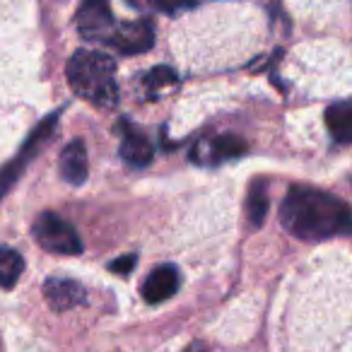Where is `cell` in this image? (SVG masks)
I'll return each instance as SVG.
<instances>
[{"mask_svg":"<svg viewBox=\"0 0 352 352\" xmlns=\"http://www.w3.org/2000/svg\"><path fill=\"white\" fill-rule=\"evenodd\" d=\"M113 22L116 20H113L107 0H85L82 10L78 15L80 34L89 41H102Z\"/></svg>","mask_w":352,"mask_h":352,"instance_id":"cell-5","label":"cell"},{"mask_svg":"<svg viewBox=\"0 0 352 352\" xmlns=\"http://www.w3.org/2000/svg\"><path fill=\"white\" fill-rule=\"evenodd\" d=\"M182 285V278H179V270L174 265H160L155 268L150 275L145 278L142 283V297H145L147 304H160V302H166L176 294Z\"/></svg>","mask_w":352,"mask_h":352,"instance_id":"cell-7","label":"cell"},{"mask_svg":"<svg viewBox=\"0 0 352 352\" xmlns=\"http://www.w3.org/2000/svg\"><path fill=\"white\" fill-rule=\"evenodd\" d=\"M60 176L70 186H82L87 179V150L80 138L70 140L60 152Z\"/></svg>","mask_w":352,"mask_h":352,"instance_id":"cell-9","label":"cell"},{"mask_svg":"<svg viewBox=\"0 0 352 352\" xmlns=\"http://www.w3.org/2000/svg\"><path fill=\"white\" fill-rule=\"evenodd\" d=\"M36 244L41 249L51 251L58 256H78L82 254V239H80L78 230L70 222H65L63 217H58L56 212H41L34 220L32 227Z\"/></svg>","mask_w":352,"mask_h":352,"instance_id":"cell-3","label":"cell"},{"mask_svg":"<svg viewBox=\"0 0 352 352\" xmlns=\"http://www.w3.org/2000/svg\"><path fill=\"white\" fill-rule=\"evenodd\" d=\"M56 126V116L46 118L44 123H41L39 128H36L34 133H32V138L27 140V147L17 155V160L12 162L10 166H6V169L0 171V198H3V193H8L12 188V184L17 182V176H20V171L27 166V162H30V157L34 155V150L41 145V140H46V138L51 135V131H54Z\"/></svg>","mask_w":352,"mask_h":352,"instance_id":"cell-6","label":"cell"},{"mask_svg":"<svg viewBox=\"0 0 352 352\" xmlns=\"http://www.w3.org/2000/svg\"><path fill=\"white\" fill-rule=\"evenodd\" d=\"M280 222L292 236L321 241L350 234V208L345 201L311 186H294L280 206Z\"/></svg>","mask_w":352,"mask_h":352,"instance_id":"cell-1","label":"cell"},{"mask_svg":"<svg viewBox=\"0 0 352 352\" xmlns=\"http://www.w3.org/2000/svg\"><path fill=\"white\" fill-rule=\"evenodd\" d=\"M198 147H201V150H208V160H212V162L234 160V157H239L246 152L244 140H241V138H234V135L215 138V140L206 142V145H198Z\"/></svg>","mask_w":352,"mask_h":352,"instance_id":"cell-12","label":"cell"},{"mask_svg":"<svg viewBox=\"0 0 352 352\" xmlns=\"http://www.w3.org/2000/svg\"><path fill=\"white\" fill-rule=\"evenodd\" d=\"M246 210H249V220L254 227H261L268 212V193H265V184L258 182L251 186L249 201H246Z\"/></svg>","mask_w":352,"mask_h":352,"instance_id":"cell-14","label":"cell"},{"mask_svg":"<svg viewBox=\"0 0 352 352\" xmlns=\"http://www.w3.org/2000/svg\"><path fill=\"white\" fill-rule=\"evenodd\" d=\"M44 297L54 311H70L85 302V287L70 278H49L44 283Z\"/></svg>","mask_w":352,"mask_h":352,"instance_id":"cell-8","label":"cell"},{"mask_svg":"<svg viewBox=\"0 0 352 352\" xmlns=\"http://www.w3.org/2000/svg\"><path fill=\"white\" fill-rule=\"evenodd\" d=\"M102 44L113 46L121 54H142V51L152 49L155 44V30L147 20H138V22H113L109 27L107 36L102 39Z\"/></svg>","mask_w":352,"mask_h":352,"instance_id":"cell-4","label":"cell"},{"mask_svg":"<svg viewBox=\"0 0 352 352\" xmlns=\"http://www.w3.org/2000/svg\"><path fill=\"white\" fill-rule=\"evenodd\" d=\"M121 157L133 166H145L155 157V147L150 145L142 133L133 131L128 123H123V138H121Z\"/></svg>","mask_w":352,"mask_h":352,"instance_id":"cell-10","label":"cell"},{"mask_svg":"<svg viewBox=\"0 0 352 352\" xmlns=\"http://www.w3.org/2000/svg\"><path fill=\"white\" fill-rule=\"evenodd\" d=\"M25 270V258L15 249L0 246V287L12 289Z\"/></svg>","mask_w":352,"mask_h":352,"instance_id":"cell-13","label":"cell"},{"mask_svg":"<svg viewBox=\"0 0 352 352\" xmlns=\"http://www.w3.org/2000/svg\"><path fill=\"white\" fill-rule=\"evenodd\" d=\"M68 82L75 94L94 107L111 109L118 99L116 63L111 56L94 49H80L68 63Z\"/></svg>","mask_w":352,"mask_h":352,"instance_id":"cell-2","label":"cell"},{"mask_svg":"<svg viewBox=\"0 0 352 352\" xmlns=\"http://www.w3.org/2000/svg\"><path fill=\"white\" fill-rule=\"evenodd\" d=\"M133 265H135V256H123V258H118V261H113L109 268L113 270V273H121V275H126V273H131L133 270Z\"/></svg>","mask_w":352,"mask_h":352,"instance_id":"cell-15","label":"cell"},{"mask_svg":"<svg viewBox=\"0 0 352 352\" xmlns=\"http://www.w3.org/2000/svg\"><path fill=\"white\" fill-rule=\"evenodd\" d=\"M326 126L331 131L333 140L347 145L352 140V104L338 102L326 109Z\"/></svg>","mask_w":352,"mask_h":352,"instance_id":"cell-11","label":"cell"}]
</instances>
